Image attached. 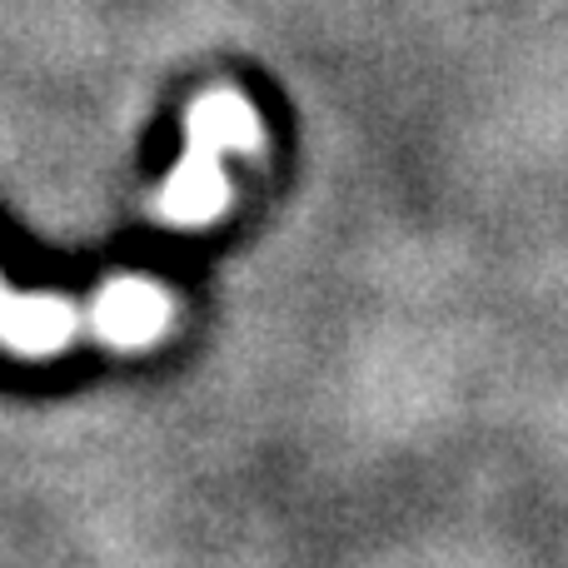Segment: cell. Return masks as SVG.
<instances>
[{"instance_id":"obj_3","label":"cell","mask_w":568,"mask_h":568,"mask_svg":"<svg viewBox=\"0 0 568 568\" xmlns=\"http://www.w3.org/2000/svg\"><path fill=\"white\" fill-rule=\"evenodd\" d=\"M70 334H75V310L65 300L55 294L26 300V294H10V284L0 280V344L20 354H55Z\"/></svg>"},{"instance_id":"obj_2","label":"cell","mask_w":568,"mask_h":568,"mask_svg":"<svg viewBox=\"0 0 568 568\" xmlns=\"http://www.w3.org/2000/svg\"><path fill=\"white\" fill-rule=\"evenodd\" d=\"M95 334L120 349H140V344L160 339L170 324V300L150 280H110L95 300Z\"/></svg>"},{"instance_id":"obj_1","label":"cell","mask_w":568,"mask_h":568,"mask_svg":"<svg viewBox=\"0 0 568 568\" xmlns=\"http://www.w3.org/2000/svg\"><path fill=\"white\" fill-rule=\"evenodd\" d=\"M220 155H225V150L210 145V140H190L185 145L175 175L165 180V190H160V200H155V215L165 220V225H210V220L225 210L230 180H225V170H220Z\"/></svg>"},{"instance_id":"obj_4","label":"cell","mask_w":568,"mask_h":568,"mask_svg":"<svg viewBox=\"0 0 568 568\" xmlns=\"http://www.w3.org/2000/svg\"><path fill=\"white\" fill-rule=\"evenodd\" d=\"M190 140H210L220 150H260V115L245 95L235 90H210L205 100L190 105V120H185Z\"/></svg>"}]
</instances>
